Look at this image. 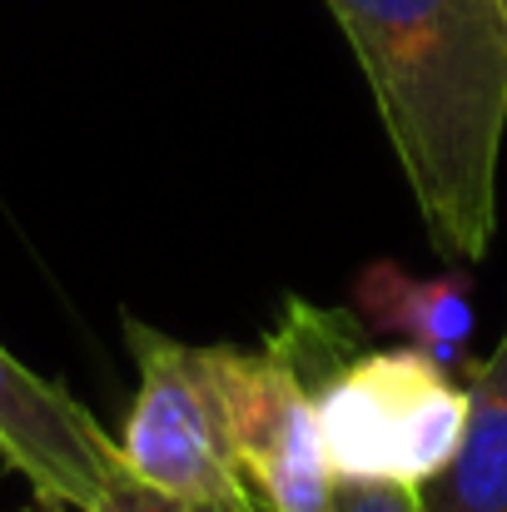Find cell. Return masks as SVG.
<instances>
[{
  "instance_id": "6",
  "label": "cell",
  "mask_w": 507,
  "mask_h": 512,
  "mask_svg": "<svg viewBox=\"0 0 507 512\" xmlns=\"http://www.w3.org/2000/svg\"><path fill=\"white\" fill-rule=\"evenodd\" d=\"M358 309L368 314L373 329L398 334L408 348L438 358L443 368L468 363V339L478 329L473 314V284L468 274H443V279H413L403 264H368L353 284Z\"/></svg>"
},
{
  "instance_id": "5",
  "label": "cell",
  "mask_w": 507,
  "mask_h": 512,
  "mask_svg": "<svg viewBox=\"0 0 507 512\" xmlns=\"http://www.w3.org/2000/svg\"><path fill=\"white\" fill-rule=\"evenodd\" d=\"M0 458L30 483L40 508L95 512L110 493L120 443L60 383L25 368L0 343Z\"/></svg>"
},
{
  "instance_id": "9",
  "label": "cell",
  "mask_w": 507,
  "mask_h": 512,
  "mask_svg": "<svg viewBox=\"0 0 507 512\" xmlns=\"http://www.w3.org/2000/svg\"><path fill=\"white\" fill-rule=\"evenodd\" d=\"M334 512H423V503L398 483H338Z\"/></svg>"
},
{
  "instance_id": "2",
  "label": "cell",
  "mask_w": 507,
  "mask_h": 512,
  "mask_svg": "<svg viewBox=\"0 0 507 512\" xmlns=\"http://www.w3.org/2000/svg\"><path fill=\"white\" fill-rule=\"evenodd\" d=\"M468 388L418 348H363L319 388V433L338 483L428 488L458 458Z\"/></svg>"
},
{
  "instance_id": "4",
  "label": "cell",
  "mask_w": 507,
  "mask_h": 512,
  "mask_svg": "<svg viewBox=\"0 0 507 512\" xmlns=\"http://www.w3.org/2000/svg\"><path fill=\"white\" fill-rule=\"evenodd\" d=\"M214 373L239 468L264 512H334L338 478L324 453L314 383L274 343H214Z\"/></svg>"
},
{
  "instance_id": "7",
  "label": "cell",
  "mask_w": 507,
  "mask_h": 512,
  "mask_svg": "<svg viewBox=\"0 0 507 512\" xmlns=\"http://www.w3.org/2000/svg\"><path fill=\"white\" fill-rule=\"evenodd\" d=\"M468 428L443 478L418 488L423 512H507V334L463 363Z\"/></svg>"
},
{
  "instance_id": "3",
  "label": "cell",
  "mask_w": 507,
  "mask_h": 512,
  "mask_svg": "<svg viewBox=\"0 0 507 512\" xmlns=\"http://www.w3.org/2000/svg\"><path fill=\"white\" fill-rule=\"evenodd\" d=\"M125 339L135 348L140 388L125 413V433L115 438L120 463L169 498H199V503L249 498L254 488L229 438L214 348L169 339L165 329H150L140 319H125Z\"/></svg>"
},
{
  "instance_id": "8",
  "label": "cell",
  "mask_w": 507,
  "mask_h": 512,
  "mask_svg": "<svg viewBox=\"0 0 507 512\" xmlns=\"http://www.w3.org/2000/svg\"><path fill=\"white\" fill-rule=\"evenodd\" d=\"M95 512H264V503L249 493V498H234V503H199V498H169L160 488L140 483L130 468L115 473L110 493L100 498Z\"/></svg>"
},
{
  "instance_id": "1",
  "label": "cell",
  "mask_w": 507,
  "mask_h": 512,
  "mask_svg": "<svg viewBox=\"0 0 507 512\" xmlns=\"http://www.w3.org/2000/svg\"><path fill=\"white\" fill-rule=\"evenodd\" d=\"M373 90L413 209L448 264L498 234L507 140V10L498 0H324Z\"/></svg>"
},
{
  "instance_id": "10",
  "label": "cell",
  "mask_w": 507,
  "mask_h": 512,
  "mask_svg": "<svg viewBox=\"0 0 507 512\" xmlns=\"http://www.w3.org/2000/svg\"><path fill=\"white\" fill-rule=\"evenodd\" d=\"M498 5H503V10H507V0H498Z\"/></svg>"
}]
</instances>
